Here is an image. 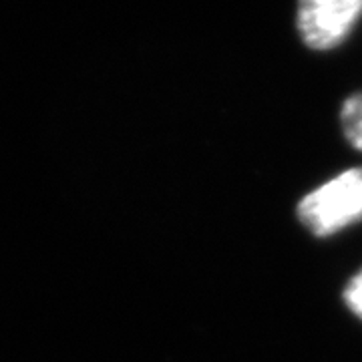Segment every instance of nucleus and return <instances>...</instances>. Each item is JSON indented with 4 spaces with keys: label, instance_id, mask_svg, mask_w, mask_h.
<instances>
[{
    "label": "nucleus",
    "instance_id": "2",
    "mask_svg": "<svg viewBox=\"0 0 362 362\" xmlns=\"http://www.w3.org/2000/svg\"><path fill=\"white\" fill-rule=\"evenodd\" d=\"M362 18V0H298L296 28L312 51H332Z\"/></svg>",
    "mask_w": 362,
    "mask_h": 362
},
{
    "label": "nucleus",
    "instance_id": "4",
    "mask_svg": "<svg viewBox=\"0 0 362 362\" xmlns=\"http://www.w3.org/2000/svg\"><path fill=\"white\" fill-rule=\"evenodd\" d=\"M344 304L349 306V310L362 320V270H358L352 278L350 282L344 288Z\"/></svg>",
    "mask_w": 362,
    "mask_h": 362
},
{
    "label": "nucleus",
    "instance_id": "3",
    "mask_svg": "<svg viewBox=\"0 0 362 362\" xmlns=\"http://www.w3.org/2000/svg\"><path fill=\"white\" fill-rule=\"evenodd\" d=\"M340 127L344 139L356 149L362 151V90L349 95L340 107Z\"/></svg>",
    "mask_w": 362,
    "mask_h": 362
},
{
    "label": "nucleus",
    "instance_id": "1",
    "mask_svg": "<svg viewBox=\"0 0 362 362\" xmlns=\"http://www.w3.org/2000/svg\"><path fill=\"white\" fill-rule=\"evenodd\" d=\"M300 223L316 238H330L362 221V168H350L312 189L296 207Z\"/></svg>",
    "mask_w": 362,
    "mask_h": 362
}]
</instances>
